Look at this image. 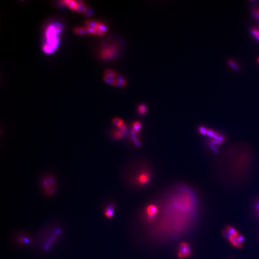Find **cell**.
Listing matches in <instances>:
<instances>
[{
  "mask_svg": "<svg viewBox=\"0 0 259 259\" xmlns=\"http://www.w3.org/2000/svg\"><path fill=\"white\" fill-rule=\"evenodd\" d=\"M138 110L140 114L144 115L145 114V113L147 111V106L144 104H141L138 107Z\"/></svg>",
  "mask_w": 259,
  "mask_h": 259,
  "instance_id": "cell-16",
  "label": "cell"
},
{
  "mask_svg": "<svg viewBox=\"0 0 259 259\" xmlns=\"http://www.w3.org/2000/svg\"><path fill=\"white\" fill-rule=\"evenodd\" d=\"M74 32L76 34L80 35L88 34L86 27H77L76 28H74Z\"/></svg>",
  "mask_w": 259,
  "mask_h": 259,
  "instance_id": "cell-12",
  "label": "cell"
},
{
  "mask_svg": "<svg viewBox=\"0 0 259 259\" xmlns=\"http://www.w3.org/2000/svg\"><path fill=\"white\" fill-rule=\"evenodd\" d=\"M149 179V174L147 173L144 172L141 173L138 177V181L141 184H145L148 182Z\"/></svg>",
  "mask_w": 259,
  "mask_h": 259,
  "instance_id": "cell-7",
  "label": "cell"
},
{
  "mask_svg": "<svg viewBox=\"0 0 259 259\" xmlns=\"http://www.w3.org/2000/svg\"><path fill=\"white\" fill-rule=\"evenodd\" d=\"M226 230L228 231V234H230L231 236H233V237H237L238 236V233L237 232V230L232 226H228L226 227Z\"/></svg>",
  "mask_w": 259,
  "mask_h": 259,
  "instance_id": "cell-11",
  "label": "cell"
},
{
  "mask_svg": "<svg viewBox=\"0 0 259 259\" xmlns=\"http://www.w3.org/2000/svg\"><path fill=\"white\" fill-rule=\"evenodd\" d=\"M237 238L241 242H242L244 240V237H243V236L240 235V234L238 235V236L237 237Z\"/></svg>",
  "mask_w": 259,
  "mask_h": 259,
  "instance_id": "cell-19",
  "label": "cell"
},
{
  "mask_svg": "<svg viewBox=\"0 0 259 259\" xmlns=\"http://www.w3.org/2000/svg\"><path fill=\"white\" fill-rule=\"evenodd\" d=\"M104 80L108 84L112 86H116L117 84V78L108 77L107 76H104Z\"/></svg>",
  "mask_w": 259,
  "mask_h": 259,
  "instance_id": "cell-13",
  "label": "cell"
},
{
  "mask_svg": "<svg viewBox=\"0 0 259 259\" xmlns=\"http://www.w3.org/2000/svg\"><path fill=\"white\" fill-rule=\"evenodd\" d=\"M191 254V250L189 245L185 242H182L179 245L178 256L179 259L188 257Z\"/></svg>",
  "mask_w": 259,
  "mask_h": 259,
  "instance_id": "cell-3",
  "label": "cell"
},
{
  "mask_svg": "<svg viewBox=\"0 0 259 259\" xmlns=\"http://www.w3.org/2000/svg\"><path fill=\"white\" fill-rule=\"evenodd\" d=\"M258 62H259V58L258 59Z\"/></svg>",
  "mask_w": 259,
  "mask_h": 259,
  "instance_id": "cell-20",
  "label": "cell"
},
{
  "mask_svg": "<svg viewBox=\"0 0 259 259\" xmlns=\"http://www.w3.org/2000/svg\"><path fill=\"white\" fill-rule=\"evenodd\" d=\"M252 12L254 17L259 19V3L253 4L252 7Z\"/></svg>",
  "mask_w": 259,
  "mask_h": 259,
  "instance_id": "cell-9",
  "label": "cell"
},
{
  "mask_svg": "<svg viewBox=\"0 0 259 259\" xmlns=\"http://www.w3.org/2000/svg\"><path fill=\"white\" fill-rule=\"evenodd\" d=\"M112 123L114 124L116 126H117L118 127L120 128L122 126H123V120L119 118H114L113 119Z\"/></svg>",
  "mask_w": 259,
  "mask_h": 259,
  "instance_id": "cell-15",
  "label": "cell"
},
{
  "mask_svg": "<svg viewBox=\"0 0 259 259\" xmlns=\"http://www.w3.org/2000/svg\"><path fill=\"white\" fill-rule=\"evenodd\" d=\"M258 39H259V37H258Z\"/></svg>",
  "mask_w": 259,
  "mask_h": 259,
  "instance_id": "cell-21",
  "label": "cell"
},
{
  "mask_svg": "<svg viewBox=\"0 0 259 259\" xmlns=\"http://www.w3.org/2000/svg\"><path fill=\"white\" fill-rule=\"evenodd\" d=\"M41 184L43 191L48 196H52L56 191L57 181L55 177L52 174H48L43 177L41 180Z\"/></svg>",
  "mask_w": 259,
  "mask_h": 259,
  "instance_id": "cell-2",
  "label": "cell"
},
{
  "mask_svg": "<svg viewBox=\"0 0 259 259\" xmlns=\"http://www.w3.org/2000/svg\"><path fill=\"white\" fill-rule=\"evenodd\" d=\"M114 208L115 206L113 204H110L106 209L105 215L107 218H111L114 215Z\"/></svg>",
  "mask_w": 259,
  "mask_h": 259,
  "instance_id": "cell-8",
  "label": "cell"
},
{
  "mask_svg": "<svg viewBox=\"0 0 259 259\" xmlns=\"http://www.w3.org/2000/svg\"><path fill=\"white\" fill-rule=\"evenodd\" d=\"M63 27L59 23H52L48 25L45 32V42L42 50L46 54H52L58 48L59 44L60 35Z\"/></svg>",
  "mask_w": 259,
  "mask_h": 259,
  "instance_id": "cell-1",
  "label": "cell"
},
{
  "mask_svg": "<svg viewBox=\"0 0 259 259\" xmlns=\"http://www.w3.org/2000/svg\"><path fill=\"white\" fill-rule=\"evenodd\" d=\"M157 208L154 205H150L147 207V212L148 215V219L150 221L153 220L154 216L157 213Z\"/></svg>",
  "mask_w": 259,
  "mask_h": 259,
  "instance_id": "cell-5",
  "label": "cell"
},
{
  "mask_svg": "<svg viewBox=\"0 0 259 259\" xmlns=\"http://www.w3.org/2000/svg\"><path fill=\"white\" fill-rule=\"evenodd\" d=\"M126 133V131L122 130L120 129V130H116L114 131L112 133V136L113 137L116 139H120L123 137Z\"/></svg>",
  "mask_w": 259,
  "mask_h": 259,
  "instance_id": "cell-10",
  "label": "cell"
},
{
  "mask_svg": "<svg viewBox=\"0 0 259 259\" xmlns=\"http://www.w3.org/2000/svg\"><path fill=\"white\" fill-rule=\"evenodd\" d=\"M105 76L112 78H116L117 76V74L116 72L110 69H107L105 71Z\"/></svg>",
  "mask_w": 259,
  "mask_h": 259,
  "instance_id": "cell-14",
  "label": "cell"
},
{
  "mask_svg": "<svg viewBox=\"0 0 259 259\" xmlns=\"http://www.w3.org/2000/svg\"><path fill=\"white\" fill-rule=\"evenodd\" d=\"M82 1H76L72 0H66L61 1V3L62 5H66L70 9L72 10L79 12L80 9V6L81 5Z\"/></svg>",
  "mask_w": 259,
  "mask_h": 259,
  "instance_id": "cell-4",
  "label": "cell"
},
{
  "mask_svg": "<svg viewBox=\"0 0 259 259\" xmlns=\"http://www.w3.org/2000/svg\"><path fill=\"white\" fill-rule=\"evenodd\" d=\"M222 235L223 236V237L224 238H227L228 240V238H230V237H231V236L230 235V234H228V231L226 230H223V231H222Z\"/></svg>",
  "mask_w": 259,
  "mask_h": 259,
  "instance_id": "cell-18",
  "label": "cell"
},
{
  "mask_svg": "<svg viewBox=\"0 0 259 259\" xmlns=\"http://www.w3.org/2000/svg\"></svg>",
  "mask_w": 259,
  "mask_h": 259,
  "instance_id": "cell-22",
  "label": "cell"
},
{
  "mask_svg": "<svg viewBox=\"0 0 259 259\" xmlns=\"http://www.w3.org/2000/svg\"><path fill=\"white\" fill-rule=\"evenodd\" d=\"M141 127V124L139 122H135L133 124V131L134 133H136L139 131Z\"/></svg>",
  "mask_w": 259,
  "mask_h": 259,
  "instance_id": "cell-17",
  "label": "cell"
},
{
  "mask_svg": "<svg viewBox=\"0 0 259 259\" xmlns=\"http://www.w3.org/2000/svg\"><path fill=\"white\" fill-rule=\"evenodd\" d=\"M228 240L231 244L237 248H241L243 246L242 243L238 239L237 237L231 236L228 238Z\"/></svg>",
  "mask_w": 259,
  "mask_h": 259,
  "instance_id": "cell-6",
  "label": "cell"
}]
</instances>
